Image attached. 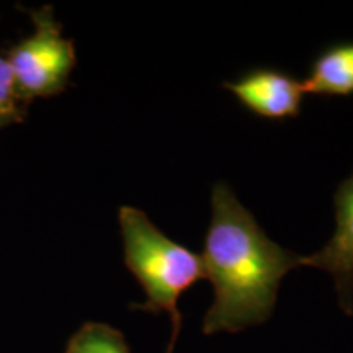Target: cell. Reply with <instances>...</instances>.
Instances as JSON below:
<instances>
[{
    "label": "cell",
    "instance_id": "cell-8",
    "mask_svg": "<svg viewBox=\"0 0 353 353\" xmlns=\"http://www.w3.org/2000/svg\"><path fill=\"white\" fill-rule=\"evenodd\" d=\"M15 74L8 59L0 57V125L12 121L17 112V99H19Z\"/></svg>",
    "mask_w": 353,
    "mask_h": 353
},
{
    "label": "cell",
    "instance_id": "cell-7",
    "mask_svg": "<svg viewBox=\"0 0 353 353\" xmlns=\"http://www.w3.org/2000/svg\"><path fill=\"white\" fill-rule=\"evenodd\" d=\"M64 353H131L125 335L103 322H85L69 339Z\"/></svg>",
    "mask_w": 353,
    "mask_h": 353
},
{
    "label": "cell",
    "instance_id": "cell-9",
    "mask_svg": "<svg viewBox=\"0 0 353 353\" xmlns=\"http://www.w3.org/2000/svg\"><path fill=\"white\" fill-rule=\"evenodd\" d=\"M174 347H175V342L170 341V342H169V347H167V352H165V353H174Z\"/></svg>",
    "mask_w": 353,
    "mask_h": 353
},
{
    "label": "cell",
    "instance_id": "cell-5",
    "mask_svg": "<svg viewBox=\"0 0 353 353\" xmlns=\"http://www.w3.org/2000/svg\"><path fill=\"white\" fill-rule=\"evenodd\" d=\"M237 101L267 120H286L298 117L306 95L303 81L283 69L255 68L247 70L236 81L224 82Z\"/></svg>",
    "mask_w": 353,
    "mask_h": 353
},
{
    "label": "cell",
    "instance_id": "cell-6",
    "mask_svg": "<svg viewBox=\"0 0 353 353\" xmlns=\"http://www.w3.org/2000/svg\"><path fill=\"white\" fill-rule=\"evenodd\" d=\"M306 94L321 97L353 95V43H335L322 50L303 81Z\"/></svg>",
    "mask_w": 353,
    "mask_h": 353
},
{
    "label": "cell",
    "instance_id": "cell-2",
    "mask_svg": "<svg viewBox=\"0 0 353 353\" xmlns=\"http://www.w3.org/2000/svg\"><path fill=\"white\" fill-rule=\"evenodd\" d=\"M125 249V263L145 294L141 311L167 312L170 317V341L176 342L182 330L179 301L185 291L205 278L203 260L198 254L170 239L144 211L121 206L118 211Z\"/></svg>",
    "mask_w": 353,
    "mask_h": 353
},
{
    "label": "cell",
    "instance_id": "cell-4",
    "mask_svg": "<svg viewBox=\"0 0 353 353\" xmlns=\"http://www.w3.org/2000/svg\"><path fill=\"white\" fill-rule=\"evenodd\" d=\"M335 231L327 244L303 259V267L329 273L339 307L353 316V174L334 193Z\"/></svg>",
    "mask_w": 353,
    "mask_h": 353
},
{
    "label": "cell",
    "instance_id": "cell-3",
    "mask_svg": "<svg viewBox=\"0 0 353 353\" xmlns=\"http://www.w3.org/2000/svg\"><path fill=\"white\" fill-rule=\"evenodd\" d=\"M34 33L13 48L10 63L20 95L50 97L63 92L76 65V50L63 37L50 8L33 15Z\"/></svg>",
    "mask_w": 353,
    "mask_h": 353
},
{
    "label": "cell",
    "instance_id": "cell-1",
    "mask_svg": "<svg viewBox=\"0 0 353 353\" xmlns=\"http://www.w3.org/2000/svg\"><path fill=\"white\" fill-rule=\"evenodd\" d=\"M303 259L273 242L226 182L216 183L201 254L213 286L203 334H236L265 324L275 311L281 280L303 267Z\"/></svg>",
    "mask_w": 353,
    "mask_h": 353
}]
</instances>
